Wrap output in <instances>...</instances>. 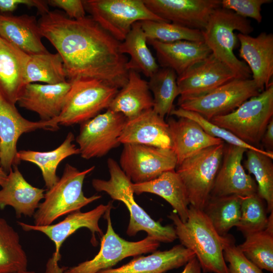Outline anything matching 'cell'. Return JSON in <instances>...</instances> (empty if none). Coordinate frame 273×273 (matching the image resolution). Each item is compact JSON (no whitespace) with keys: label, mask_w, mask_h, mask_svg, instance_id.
<instances>
[{"label":"cell","mask_w":273,"mask_h":273,"mask_svg":"<svg viewBox=\"0 0 273 273\" xmlns=\"http://www.w3.org/2000/svg\"><path fill=\"white\" fill-rule=\"evenodd\" d=\"M46 37L61 56L67 79H96L118 89L127 82L128 59L121 42L90 16L74 20L49 11L38 21Z\"/></svg>","instance_id":"1"},{"label":"cell","mask_w":273,"mask_h":273,"mask_svg":"<svg viewBox=\"0 0 273 273\" xmlns=\"http://www.w3.org/2000/svg\"><path fill=\"white\" fill-rule=\"evenodd\" d=\"M174 225L177 238L193 251L204 273H228L219 236L203 210L191 205L187 220L183 222L173 212L168 216Z\"/></svg>","instance_id":"2"},{"label":"cell","mask_w":273,"mask_h":273,"mask_svg":"<svg viewBox=\"0 0 273 273\" xmlns=\"http://www.w3.org/2000/svg\"><path fill=\"white\" fill-rule=\"evenodd\" d=\"M107 166L110 177L108 180L93 179L92 186L97 192H104L114 200L123 202L127 208L130 219L126 233L135 236L145 231L148 236L159 242L171 243L177 239L175 229L171 225H162L153 220L134 200L132 183L113 159L109 158Z\"/></svg>","instance_id":"3"},{"label":"cell","mask_w":273,"mask_h":273,"mask_svg":"<svg viewBox=\"0 0 273 273\" xmlns=\"http://www.w3.org/2000/svg\"><path fill=\"white\" fill-rule=\"evenodd\" d=\"M235 30L249 34L253 31V28L247 18L220 7L212 13L201 31L204 42L217 59L231 68L238 78H251L248 66L234 53L238 40Z\"/></svg>","instance_id":"4"},{"label":"cell","mask_w":273,"mask_h":273,"mask_svg":"<svg viewBox=\"0 0 273 273\" xmlns=\"http://www.w3.org/2000/svg\"><path fill=\"white\" fill-rule=\"evenodd\" d=\"M95 166L79 171L67 163L62 176L44 193V201L39 203L33 217L37 226L52 224L58 218L79 211L87 204L101 198L100 195L87 197L82 186L86 175Z\"/></svg>","instance_id":"5"},{"label":"cell","mask_w":273,"mask_h":273,"mask_svg":"<svg viewBox=\"0 0 273 273\" xmlns=\"http://www.w3.org/2000/svg\"><path fill=\"white\" fill-rule=\"evenodd\" d=\"M272 118V82L263 91L247 100L232 112L209 121L230 131L244 142L255 146L260 142Z\"/></svg>","instance_id":"6"},{"label":"cell","mask_w":273,"mask_h":273,"mask_svg":"<svg viewBox=\"0 0 273 273\" xmlns=\"http://www.w3.org/2000/svg\"><path fill=\"white\" fill-rule=\"evenodd\" d=\"M70 81V88L58 117L59 125L81 124L107 109L119 89L96 79Z\"/></svg>","instance_id":"7"},{"label":"cell","mask_w":273,"mask_h":273,"mask_svg":"<svg viewBox=\"0 0 273 273\" xmlns=\"http://www.w3.org/2000/svg\"><path fill=\"white\" fill-rule=\"evenodd\" d=\"M225 143L204 149L185 159L175 171L186 189L190 205L203 210L220 167Z\"/></svg>","instance_id":"8"},{"label":"cell","mask_w":273,"mask_h":273,"mask_svg":"<svg viewBox=\"0 0 273 273\" xmlns=\"http://www.w3.org/2000/svg\"><path fill=\"white\" fill-rule=\"evenodd\" d=\"M83 3L90 16L120 42L136 22H167L150 11L143 0H84Z\"/></svg>","instance_id":"9"},{"label":"cell","mask_w":273,"mask_h":273,"mask_svg":"<svg viewBox=\"0 0 273 273\" xmlns=\"http://www.w3.org/2000/svg\"><path fill=\"white\" fill-rule=\"evenodd\" d=\"M260 93L252 78H236L203 95L178 98L177 104L181 109L197 113L210 120L232 112Z\"/></svg>","instance_id":"10"},{"label":"cell","mask_w":273,"mask_h":273,"mask_svg":"<svg viewBox=\"0 0 273 273\" xmlns=\"http://www.w3.org/2000/svg\"><path fill=\"white\" fill-rule=\"evenodd\" d=\"M112 206L107 210L104 217L107 221L106 233L101 239L99 253L91 260L79 263L71 267H66L63 273H97L110 268L121 260L129 256L154 252L160 242L148 236L137 242L126 241L114 231L110 217Z\"/></svg>","instance_id":"11"},{"label":"cell","mask_w":273,"mask_h":273,"mask_svg":"<svg viewBox=\"0 0 273 273\" xmlns=\"http://www.w3.org/2000/svg\"><path fill=\"white\" fill-rule=\"evenodd\" d=\"M127 120L121 113L107 109L81 123L76 138L81 157L85 159L101 157L118 147Z\"/></svg>","instance_id":"12"},{"label":"cell","mask_w":273,"mask_h":273,"mask_svg":"<svg viewBox=\"0 0 273 273\" xmlns=\"http://www.w3.org/2000/svg\"><path fill=\"white\" fill-rule=\"evenodd\" d=\"M119 166L133 184L149 181L175 170L177 159L172 149L136 144H123Z\"/></svg>","instance_id":"13"},{"label":"cell","mask_w":273,"mask_h":273,"mask_svg":"<svg viewBox=\"0 0 273 273\" xmlns=\"http://www.w3.org/2000/svg\"><path fill=\"white\" fill-rule=\"evenodd\" d=\"M57 118L50 121H31L24 118L15 104L0 94V165L8 174L20 161L17 158V144L20 136L38 129L56 130Z\"/></svg>","instance_id":"14"},{"label":"cell","mask_w":273,"mask_h":273,"mask_svg":"<svg viewBox=\"0 0 273 273\" xmlns=\"http://www.w3.org/2000/svg\"><path fill=\"white\" fill-rule=\"evenodd\" d=\"M148 9L160 18L192 29L203 30L221 0H143Z\"/></svg>","instance_id":"15"},{"label":"cell","mask_w":273,"mask_h":273,"mask_svg":"<svg viewBox=\"0 0 273 273\" xmlns=\"http://www.w3.org/2000/svg\"><path fill=\"white\" fill-rule=\"evenodd\" d=\"M247 149L224 144L222 158L210 197L238 195L241 197L257 193L255 180L247 173L242 165Z\"/></svg>","instance_id":"16"},{"label":"cell","mask_w":273,"mask_h":273,"mask_svg":"<svg viewBox=\"0 0 273 273\" xmlns=\"http://www.w3.org/2000/svg\"><path fill=\"white\" fill-rule=\"evenodd\" d=\"M112 206V203L110 202L107 205H99L87 212L77 211L69 214L64 220L54 224L37 226L21 221H18V224L25 231L40 232L53 241L55 246L53 261L57 263L60 258V250L64 242L80 228H85L90 231L91 243L94 246L97 245L96 234L98 233L102 237L104 235L99 225V221L107 210Z\"/></svg>","instance_id":"17"},{"label":"cell","mask_w":273,"mask_h":273,"mask_svg":"<svg viewBox=\"0 0 273 273\" xmlns=\"http://www.w3.org/2000/svg\"><path fill=\"white\" fill-rule=\"evenodd\" d=\"M236 78L231 68L211 54L177 76L179 98L203 95Z\"/></svg>","instance_id":"18"},{"label":"cell","mask_w":273,"mask_h":273,"mask_svg":"<svg viewBox=\"0 0 273 273\" xmlns=\"http://www.w3.org/2000/svg\"><path fill=\"white\" fill-rule=\"evenodd\" d=\"M237 37L240 57L247 63L252 79L261 92L272 82L273 34L262 32L253 37L239 33Z\"/></svg>","instance_id":"19"},{"label":"cell","mask_w":273,"mask_h":273,"mask_svg":"<svg viewBox=\"0 0 273 273\" xmlns=\"http://www.w3.org/2000/svg\"><path fill=\"white\" fill-rule=\"evenodd\" d=\"M70 81L56 84L30 83L23 87L17 100L19 106L36 113L40 120L50 121L60 115Z\"/></svg>","instance_id":"20"},{"label":"cell","mask_w":273,"mask_h":273,"mask_svg":"<svg viewBox=\"0 0 273 273\" xmlns=\"http://www.w3.org/2000/svg\"><path fill=\"white\" fill-rule=\"evenodd\" d=\"M119 142L172 149L168 124L153 108L127 120Z\"/></svg>","instance_id":"21"},{"label":"cell","mask_w":273,"mask_h":273,"mask_svg":"<svg viewBox=\"0 0 273 273\" xmlns=\"http://www.w3.org/2000/svg\"><path fill=\"white\" fill-rule=\"evenodd\" d=\"M147 43L154 49L160 67L170 68L177 76L211 54L204 41L180 40L163 42L148 39Z\"/></svg>","instance_id":"22"},{"label":"cell","mask_w":273,"mask_h":273,"mask_svg":"<svg viewBox=\"0 0 273 273\" xmlns=\"http://www.w3.org/2000/svg\"><path fill=\"white\" fill-rule=\"evenodd\" d=\"M167 123L172 142V150L177 159V166L185 159L204 149L224 143L208 134L199 124L188 118L179 117L177 120L170 118Z\"/></svg>","instance_id":"23"},{"label":"cell","mask_w":273,"mask_h":273,"mask_svg":"<svg viewBox=\"0 0 273 273\" xmlns=\"http://www.w3.org/2000/svg\"><path fill=\"white\" fill-rule=\"evenodd\" d=\"M45 190L32 186L24 178L17 166H14L0 190V209L12 207L18 218L22 215L33 216Z\"/></svg>","instance_id":"24"},{"label":"cell","mask_w":273,"mask_h":273,"mask_svg":"<svg viewBox=\"0 0 273 273\" xmlns=\"http://www.w3.org/2000/svg\"><path fill=\"white\" fill-rule=\"evenodd\" d=\"M0 37L28 55L48 52L36 17L0 14Z\"/></svg>","instance_id":"25"},{"label":"cell","mask_w":273,"mask_h":273,"mask_svg":"<svg viewBox=\"0 0 273 273\" xmlns=\"http://www.w3.org/2000/svg\"><path fill=\"white\" fill-rule=\"evenodd\" d=\"M195 256L193 251L179 244L168 250L154 251L147 256L135 257L119 267L105 269L97 273H164L185 265Z\"/></svg>","instance_id":"26"},{"label":"cell","mask_w":273,"mask_h":273,"mask_svg":"<svg viewBox=\"0 0 273 273\" xmlns=\"http://www.w3.org/2000/svg\"><path fill=\"white\" fill-rule=\"evenodd\" d=\"M28 58V55L0 38V94L15 104L25 85Z\"/></svg>","instance_id":"27"},{"label":"cell","mask_w":273,"mask_h":273,"mask_svg":"<svg viewBox=\"0 0 273 273\" xmlns=\"http://www.w3.org/2000/svg\"><path fill=\"white\" fill-rule=\"evenodd\" d=\"M153 105L148 82L138 72L129 70L126 83L118 90L107 109L120 113L129 120L152 109Z\"/></svg>","instance_id":"28"},{"label":"cell","mask_w":273,"mask_h":273,"mask_svg":"<svg viewBox=\"0 0 273 273\" xmlns=\"http://www.w3.org/2000/svg\"><path fill=\"white\" fill-rule=\"evenodd\" d=\"M134 194L149 193L159 196L169 203L180 220L188 218L190 205L185 186L175 170L165 171L149 181L133 184Z\"/></svg>","instance_id":"29"},{"label":"cell","mask_w":273,"mask_h":273,"mask_svg":"<svg viewBox=\"0 0 273 273\" xmlns=\"http://www.w3.org/2000/svg\"><path fill=\"white\" fill-rule=\"evenodd\" d=\"M74 136L69 132L63 142L55 149L46 152L32 150L18 151L19 161H24L34 163L41 171L47 189L54 186L59 179L56 174L57 167L64 159L79 154L78 148L73 143Z\"/></svg>","instance_id":"30"},{"label":"cell","mask_w":273,"mask_h":273,"mask_svg":"<svg viewBox=\"0 0 273 273\" xmlns=\"http://www.w3.org/2000/svg\"><path fill=\"white\" fill-rule=\"evenodd\" d=\"M121 52L130 56L126 66L128 71L141 72L150 77L159 69L156 60L147 46V38L139 22L133 23L125 39L121 42Z\"/></svg>","instance_id":"31"},{"label":"cell","mask_w":273,"mask_h":273,"mask_svg":"<svg viewBox=\"0 0 273 273\" xmlns=\"http://www.w3.org/2000/svg\"><path fill=\"white\" fill-rule=\"evenodd\" d=\"M66 81L63 60L58 53L29 55L25 71V84L38 82L56 84Z\"/></svg>","instance_id":"32"},{"label":"cell","mask_w":273,"mask_h":273,"mask_svg":"<svg viewBox=\"0 0 273 273\" xmlns=\"http://www.w3.org/2000/svg\"><path fill=\"white\" fill-rule=\"evenodd\" d=\"M244 165L254 176L257 194L266 203L267 212L273 211V153L247 150Z\"/></svg>","instance_id":"33"},{"label":"cell","mask_w":273,"mask_h":273,"mask_svg":"<svg viewBox=\"0 0 273 273\" xmlns=\"http://www.w3.org/2000/svg\"><path fill=\"white\" fill-rule=\"evenodd\" d=\"M241 196L210 197L203 210L217 234L224 236L239 223Z\"/></svg>","instance_id":"34"},{"label":"cell","mask_w":273,"mask_h":273,"mask_svg":"<svg viewBox=\"0 0 273 273\" xmlns=\"http://www.w3.org/2000/svg\"><path fill=\"white\" fill-rule=\"evenodd\" d=\"M238 247L261 269L273 272V211L268 217L265 229L245 237Z\"/></svg>","instance_id":"35"},{"label":"cell","mask_w":273,"mask_h":273,"mask_svg":"<svg viewBox=\"0 0 273 273\" xmlns=\"http://www.w3.org/2000/svg\"><path fill=\"white\" fill-rule=\"evenodd\" d=\"M28 258L18 233L0 217V273L27 270Z\"/></svg>","instance_id":"36"},{"label":"cell","mask_w":273,"mask_h":273,"mask_svg":"<svg viewBox=\"0 0 273 273\" xmlns=\"http://www.w3.org/2000/svg\"><path fill=\"white\" fill-rule=\"evenodd\" d=\"M177 78V75L173 70L160 67L148 82L153 94V109L162 118L170 114L174 109V101L179 96Z\"/></svg>","instance_id":"37"},{"label":"cell","mask_w":273,"mask_h":273,"mask_svg":"<svg viewBox=\"0 0 273 273\" xmlns=\"http://www.w3.org/2000/svg\"><path fill=\"white\" fill-rule=\"evenodd\" d=\"M147 40L163 42L180 40L204 41L202 31L183 27L168 22L145 20L139 21Z\"/></svg>","instance_id":"38"},{"label":"cell","mask_w":273,"mask_h":273,"mask_svg":"<svg viewBox=\"0 0 273 273\" xmlns=\"http://www.w3.org/2000/svg\"><path fill=\"white\" fill-rule=\"evenodd\" d=\"M264 201L257 193L241 197V217L236 227L245 237L265 229L268 217Z\"/></svg>","instance_id":"39"},{"label":"cell","mask_w":273,"mask_h":273,"mask_svg":"<svg viewBox=\"0 0 273 273\" xmlns=\"http://www.w3.org/2000/svg\"><path fill=\"white\" fill-rule=\"evenodd\" d=\"M170 115H175L178 118L186 117L195 121L208 134L225 142L227 144L241 147L247 150L257 151L264 150L244 142L230 131L212 123L197 113L178 108V109H173L170 112Z\"/></svg>","instance_id":"40"},{"label":"cell","mask_w":273,"mask_h":273,"mask_svg":"<svg viewBox=\"0 0 273 273\" xmlns=\"http://www.w3.org/2000/svg\"><path fill=\"white\" fill-rule=\"evenodd\" d=\"M224 259L228 262V273H263L249 260L236 245L233 236L227 234L220 236Z\"/></svg>","instance_id":"41"},{"label":"cell","mask_w":273,"mask_h":273,"mask_svg":"<svg viewBox=\"0 0 273 273\" xmlns=\"http://www.w3.org/2000/svg\"><path fill=\"white\" fill-rule=\"evenodd\" d=\"M272 2V0H222L221 7L242 17L251 18L260 23L262 20L261 6Z\"/></svg>","instance_id":"42"},{"label":"cell","mask_w":273,"mask_h":273,"mask_svg":"<svg viewBox=\"0 0 273 273\" xmlns=\"http://www.w3.org/2000/svg\"><path fill=\"white\" fill-rule=\"evenodd\" d=\"M48 5L64 10L65 15L74 20L82 19L86 16V11L83 1L81 0H49Z\"/></svg>","instance_id":"43"},{"label":"cell","mask_w":273,"mask_h":273,"mask_svg":"<svg viewBox=\"0 0 273 273\" xmlns=\"http://www.w3.org/2000/svg\"><path fill=\"white\" fill-rule=\"evenodd\" d=\"M265 151L273 153V118L267 125L261 141Z\"/></svg>","instance_id":"44"},{"label":"cell","mask_w":273,"mask_h":273,"mask_svg":"<svg viewBox=\"0 0 273 273\" xmlns=\"http://www.w3.org/2000/svg\"><path fill=\"white\" fill-rule=\"evenodd\" d=\"M20 5V0H0V12H13Z\"/></svg>","instance_id":"45"},{"label":"cell","mask_w":273,"mask_h":273,"mask_svg":"<svg viewBox=\"0 0 273 273\" xmlns=\"http://www.w3.org/2000/svg\"><path fill=\"white\" fill-rule=\"evenodd\" d=\"M181 273H202L200 264L196 256L186 264V266Z\"/></svg>","instance_id":"46"},{"label":"cell","mask_w":273,"mask_h":273,"mask_svg":"<svg viewBox=\"0 0 273 273\" xmlns=\"http://www.w3.org/2000/svg\"><path fill=\"white\" fill-rule=\"evenodd\" d=\"M1 156V149H0V159ZM8 174L5 172L3 168L0 165V186L2 187L5 184Z\"/></svg>","instance_id":"47"},{"label":"cell","mask_w":273,"mask_h":273,"mask_svg":"<svg viewBox=\"0 0 273 273\" xmlns=\"http://www.w3.org/2000/svg\"><path fill=\"white\" fill-rule=\"evenodd\" d=\"M15 273H35V272L34 271H33V270H25V271H19V272H15Z\"/></svg>","instance_id":"48"},{"label":"cell","mask_w":273,"mask_h":273,"mask_svg":"<svg viewBox=\"0 0 273 273\" xmlns=\"http://www.w3.org/2000/svg\"><path fill=\"white\" fill-rule=\"evenodd\" d=\"M0 38H1V37H0Z\"/></svg>","instance_id":"49"}]
</instances>
